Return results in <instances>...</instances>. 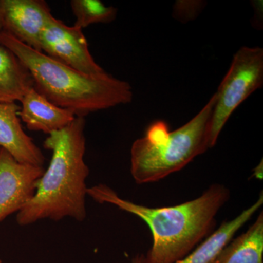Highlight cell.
<instances>
[{
	"instance_id": "1",
	"label": "cell",
	"mask_w": 263,
	"mask_h": 263,
	"mask_svg": "<svg viewBox=\"0 0 263 263\" xmlns=\"http://www.w3.org/2000/svg\"><path fill=\"white\" fill-rule=\"evenodd\" d=\"M99 203H108L146 223L153 243L145 263H175L188 255L214 231L216 216L230 197L222 184H212L200 197L174 206L150 208L124 200L105 184L88 188Z\"/></svg>"
},
{
	"instance_id": "2",
	"label": "cell",
	"mask_w": 263,
	"mask_h": 263,
	"mask_svg": "<svg viewBox=\"0 0 263 263\" xmlns=\"http://www.w3.org/2000/svg\"><path fill=\"white\" fill-rule=\"evenodd\" d=\"M84 117H76L67 127L53 132L43 146L51 151L48 169L38 181L35 195L16 216L17 223L27 226L41 219L62 220L71 217L84 221L86 216V178L89 168L86 152Z\"/></svg>"
},
{
	"instance_id": "3",
	"label": "cell",
	"mask_w": 263,
	"mask_h": 263,
	"mask_svg": "<svg viewBox=\"0 0 263 263\" xmlns=\"http://www.w3.org/2000/svg\"><path fill=\"white\" fill-rule=\"evenodd\" d=\"M0 46L10 50L28 70L34 89L60 108L85 117L92 112L131 103L132 86L110 74L91 77L53 60L42 51L0 32Z\"/></svg>"
},
{
	"instance_id": "4",
	"label": "cell",
	"mask_w": 263,
	"mask_h": 263,
	"mask_svg": "<svg viewBox=\"0 0 263 263\" xmlns=\"http://www.w3.org/2000/svg\"><path fill=\"white\" fill-rule=\"evenodd\" d=\"M216 94L200 111L181 127L170 132L158 121L131 148V175L138 184L157 182L181 171L210 148L209 127Z\"/></svg>"
},
{
	"instance_id": "5",
	"label": "cell",
	"mask_w": 263,
	"mask_h": 263,
	"mask_svg": "<svg viewBox=\"0 0 263 263\" xmlns=\"http://www.w3.org/2000/svg\"><path fill=\"white\" fill-rule=\"evenodd\" d=\"M263 84V49L243 46L233 56L229 70L215 93L209 127V147L215 146L233 112Z\"/></svg>"
},
{
	"instance_id": "6",
	"label": "cell",
	"mask_w": 263,
	"mask_h": 263,
	"mask_svg": "<svg viewBox=\"0 0 263 263\" xmlns=\"http://www.w3.org/2000/svg\"><path fill=\"white\" fill-rule=\"evenodd\" d=\"M41 51L64 65L91 77L107 72L91 56L82 29L52 17L41 37Z\"/></svg>"
},
{
	"instance_id": "7",
	"label": "cell",
	"mask_w": 263,
	"mask_h": 263,
	"mask_svg": "<svg viewBox=\"0 0 263 263\" xmlns=\"http://www.w3.org/2000/svg\"><path fill=\"white\" fill-rule=\"evenodd\" d=\"M44 171L41 166L18 162L0 148V222L32 200Z\"/></svg>"
},
{
	"instance_id": "8",
	"label": "cell",
	"mask_w": 263,
	"mask_h": 263,
	"mask_svg": "<svg viewBox=\"0 0 263 263\" xmlns=\"http://www.w3.org/2000/svg\"><path fill=\"white\" fill-rule=\"evenodd\" d=\"M3 31L29 47L41 51V37L53 15L44 0H0Z\"/></svg>"
},
{
	"instance_id": "9",
	"label": "cell",
	"mask_w": 263,
	"mask_h": 263,
	"mask_svg": "<svg viewBox=\"0 0 263 263\" xmlns=\"http://www.w3.org/2000/svg\"><path fill=\"white\" fill-rule=\"evenodd\" d=\"M20 108L15 102H0V148L19 162L43 167L46 159L42 151L21 124Z\"/></svg>"
},
{
	"instance_id": "10",
	"label": "cell",
	"mask_w": 263,
	"mask_h": 263,
	"mask_svg": "<svg viewBox=\"0 0 263 263\" xmlns=\"http://www.w3.org/2000/svg\"><path fill=\"white\" fill-rule=\"evenodd\" d=\"M20 102L18 117L29 130L49 135L67 127L76 117L71 110L51 103L34 87L24 94Z\"/></svg>"
},
{
	"instance_id": "11",
	"label": "cell",
	"mask_w": 263,
	"mask_h": 263,
	"mask_svg": "<svg viewBox=\"0 0 263 263\" xmlns=\"http://www.w3.org/2000/svg\"><path fill=\"white\" fill-rule=\"evenodd\" d=\"M262 193L253 205L230 221H224L219 228L202 240L188 255L175 263H213L221 249L233 239L235 233L260 209Z\"/></svg>"
},
{
	"instance_id": "12",
	"label": "cell",
	"mask_w": 263,
	"mask_h": 263,
	"mask_svg": "<svg viewBox=\"0 0 263 263\" xmlns=\"http://www.w3.org/2000/svg\"><path fill=\"white\" fill-rule=\"evenodd\" d=\"M213 263H263V214L245 233L233 238Z\"/></svg>"
},
{
	"instance_id": "13",
	"label": "cell",
	"mask_w": 263,
	"mask_h": 263,
	"mask_svg": "<svg viewBox=\"0 0 263 263\" xmlns=\"http://www.w3.org/2000/svg\"><path fill=\"white\" fill-rule=\"evenodd\" d=\"M33 86L28 70L10 50L0 46V102H20Z\"/></svg>"
},
{
	"instance_id": "14",
	"label": "cell",
	"mask_w": 263,
	"mask_h": 263,
	"mask_svg": "<svg viewBox=\"0 0 263 263\" xmlns=\"http://www.w3.org/2000/svg\"><path fill=\"white\" fill-rule=\"evenodd\" d=\"M71 10L76 22L74 26L81 29L94 24H107L117 18V8L106 7L99 0H72Z\"/></svg>"
},
{
	"instance_id": "15",
	"label": "cell",
	"mask_w": 263,
	"mask_h": 263,
	"mask_svg": "<svg viewBox=\"0 0 263 263\" xmlns=\"http://www.w3.org/2000/svg\"><path fill=\"white\" fill-rule=\"evenodd\" d=\"M202 8L201 1H177L174 5V16L180 22H189L196 18Z\"/></svg>"
},
{
	"instance_id": "16",
	"label": "cell",
	"mask_w": 263,
	"mask_h": 263,
	"mask_svg": "<svg viewBox=\"0 0 263 263\" xmlns=\"http://www.w3.org/2000/svg\"><path fill=\"white\" fill-rule=\"evenodd\" d=\"M254 3H252L254 5V9L255 10L257 13H255V15H254V22H255V24H254V26H260V9H262V8H260V6H262V3L260 2H254Z\"/></svg>"
},
{
	"instance_id": "17",
	"label": "cell",
	"mask_w": 263,
	"mask_h": 263,
	"mask_svg": "<svg viewBox=\"0 0 263 263\" xmlns=\"http://www.w3.org/2000/svg\"><path fill=\"white\" fill-rule=\"evenodd\" d=\"M254 176H255L257 179H261L262 178V162L254 169Z\"/></svg>"
},
{
	"instance_id": "18",
	"label": "cell",
	"mask_w": 263,
	"mask_h": 263,
	"mask_svg": "<svg viewBox=\"0 0 263 263\" xmlns=\"http://www.w3.org/2000/svg\"><path fill=\"white\" fill-rule=\"evenodd\" d=\"M131 263H145V255L143 254H137L132 259Z\"/></svg>"
},
{
	"instance_id": "19",
	"label": "cell",
	"mask_w": 263,
	"mask_h": 263,
	"mask_svg": "<svg viewBox=\"0 0 263 263\" xmlns=\"http://www.w3.org/2000/svg\"><path fill=\"white\" fill-rule=\"evenodd\" d=\"M3 31V14L2 10L1 3H0V32Z\"/></svg>"
},
{
	"instance_id": "20",
	"label": "cell",
	"mask_w": 263,
	"mask_h": 263,
	"mask_svg": "<svg viewBox=\"0 0 263 263\" xmlns=\"http://www.w3.org/2000/svg\"><path fill=\"white\" fill-rule=\"evenodd\" d=\"M0 263H3V262H2L1 259H0Z\"/></svg>"
}]
</instances>
